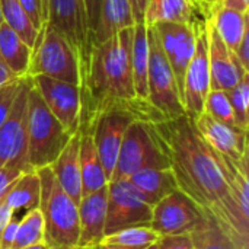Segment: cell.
Instances as JSON below:
<instances>
[{
    "mask_svg": "<svg viewBox=\"0 0 249 249\" xmlns=\"http://www.w3.org/2000/svg\"><path fill=\"white\" fill-rule=\"evenodd\" d=\"M48 76L80 86V60L70 41L47 20L32 47L28 76Z\"/></svg>",
    "mask_w": 249,
    "mask_h": 249,
    "instance_id": "cell-5",
    "label": "cell"
},
{
    "mask_svg": "<svg viewBox=\"0 0 249 249\" xmlns=\"http://www.w3.org/2000/svg\"><path fill=\"white\" fill-rule=\"evenodd\" d=\"M22 80H23V77L19 79V80H15L12 83L4 85L3 88H0V127L3 125L4 120L7 118V115L10 112V108H12L13 101H15L18 92H19Z\"/></svg>",
    "mask_w": 249,
    "mask_h": 249,
    "instance_id": "cell-34",
    "label": "cell"
},
{
    "mask_svg": "<svg viewBox=\"0 0 249 249\" xmlns=\"http://www.w3.org/2000/svg\"><path fill=\"white\" fill-rule=\"evenodd\" d=\"M147 69H149V38L147 26L139 22L133 26L131 70L136 96L147 99Z\"/></svg>",
    "mask_w": 249,
    "mask_h": 249,
    "instance_id": "cell-26",
    "label": "cell"
},
{
    "mask_svg": "<svg viewBox=\"0 0 249 249\" xmlns=\"http://www.w3.org/2000/svg\"><path fill=\"white\" fill-rule=\"evenodd\" d=\"M158 249H196L190 233L159 236Z\"/></svg>",
    "mask_w": 249,
    "mask_h": 249,
    "instance_id": "cell-35",
    "label": "cell"
},
{
    "mask_svg": "<svg viewBox=\"0 0 249 249\" xmlns=\"http://www.w3.org/2000/svg\"><path fill=\"white\" fill-rule=\"evenodd\" d=\"M47 22L60 31L74 47L82 70L89 50L83 0H47Z\"/></svg>",
    "mask_w": 249,
    "mask_h": 249,
    "instance_id": "cell-14",
    "label": "cell"
},
{
    "mask_svg": "<svg viewBox=\"0 0 249 249\" xmlns=\"http://www.w3.org/2000/svg\"><path fill=\"white\" fill-rule=\"evenodd\" d=\"M101 3H102V0H83L85 13H86V23H88L89 42H90V38H92V35L95 32V28H96V23H98Z\"/></svg>",
    "mask_w": 249,
    "mask_h": 249,
    "instance_id": "cell-36",
    "label": "cell"
},
{
    "mask_svg": "<svg viewBox=\"0 0 249 249\" xmlns=\"http://www.w3.org/2000/svg\"><path fill=\"white\" fill-rule=\"evenodd\" d=\"M136 25L130 0H102L99 18L89 45L102 42L123 29Z\"/></svg>",
    "mask_w": 249,
    "mask_h": 249,
    "instance_id": "cell-20",
    "label": "cell"
},
{
    "mask_svg": "<svg viewBox=\"0 0 249 249\" xmlns=\"http://www.w3.org/2000/svg\"><path fill=\"white\" fill-rule=\"evenodd\" d=\"M74 249H131V248H124V247H118V245H112V244H107L104 241L93 244V245H88V247H76Z\"/></svg>",
    "mask_w": 249,
    "mask_h": 249,
    "instance_id": "cell-44",
    "label": "cell"
},
{
    "mask_svg": "<svg viewBox=\"0 0 249 249\" xmlns=\"http://www.w3.org/2000/svg\"><path fill=\"white\" fill-rule=\"evenodd\" d=\"M231 101L236 123L239 128L248 133L249 127V74H247L238 85L226 90Z\"/></svg>",
    "mask_w": 249,
    "mask_h": 249,
    "instance_id": "cell-32",
    "label": "cell"
},
{
    "mask_svg": "<svg viewBox=\"0 0 249 249\" xmlns=\"http://www.w3.org/2000/svg\"><path fill=\"white\" fill-rule=\"evenodd\" d=\"M31 77H23L19 92L13 101L10 112L0 127V168L18 169L20 172L32 171L28 160V93Z\"/></svg>",
    "mask_w": 249,
    "mask_h": 249,
    "instance_id": "cell-8",
    "label": "cell"
},
{
    "mask_svg": "<svg viewBox=\"0 0 249 249\" xmlns=\"http://www.w3.org/2000/svg\"><path fill=\"white\" fill-rule=\"evenodd\" d=\"M108 206V184L80 198L79 209V244L88 247L98 244L105 236Z\"/></svg>",
    "mask_w": 249,
    "mask_h": 249,
    "instance_id": "cell-18",
    "label": "cell"
},
{
    "mask_svg": "<svg viewBox=\"0 0 249 249\" xmlns=\"http://www.w3.org/2000/svg\"><path fill=\"white\" fill-rule=\"evenodd\" d=\"M79 160L82 175V197L105 187L109 182L93 139L89 133L79 131Z\"/></svg>",
    "mask_w": 249,
    "mask_h": 249,
    "instance_id": "cell-24",
    "label": "cell"
},
{
    "mask_svg": "<svg viewBox=\"0 0 249 249\" xmlns=\"http://www.w3.org/2000/svg\"><path fill=\"white\" fill-rule=\"evenodd\" d=\"M203 140L217 153L235 160H248V133L220 123L206 112L191 120Z\"/></svg>",
    "mask_w": 249,
    "mask_h": 249,
    "instance_id": "cell-15",
    "label": "cell"
},
{
    "mask_svg": "<svg viewBox=\"0 0 249 249\" xmlns=\"http://www.w3.org/2000/svg\"><path fill=\"white\" fill-rule=\"evenodd\" d=\"M209 3V1H207ZM212 26L220 36V39L235 53L249 31L248 13H241L216 3H209V16Z\"/></svg>",
    "mask_w": 249,
    "mask_h": 249,
    "instance_id": "cell-22",
    "label": "cell"
},
{
    "mask_svg": "<svg viewBox=\"0 0 249 249\" xmlns=\"http://www.w3.org/2000/svg\"><path fill=\"white\" fill-rule=\"evenodd\" d=\"M41 197V181L36 171L23 172L9 188L3 198V203L13 212L32 210L39 204Z\"/></svg>",
    "mask_w": 249,
    "mask_h": 249,
    "instance_id": "cell-27",
    "label": "cell"
},
{
    "mask_svg": "<svg viewBox=\"0 0 249 249\" xmlns=\"http://www.w3.org/2000/svg\"><path fill=\"white\" fill-rule=\"evenodd\" d=\"M152 28H155L158 34L162 51L174 71V76L178 83L179 95L182 99L184 77H185L187 67L196 51V38H197L198 25L191 28L181 23L160 22Z\"/></svg>",
    "mask_w": 249,
    "mask_h": 249,
    "instance_id": "cell-13",
    "label": "cell"
},
{
    "mask_svg": "<svg viewBox=\"0 0 249 249\" xmlns=\"http://www.w3.org/2000/svg\"><path fill=\"white\" fill-rule=\"evenodd\" d=\"M19 79H22V77H18V76L6 66V63L0 58V88H3V86L7 85V83L15 82V80H19Z\"/></svg>",
    "mask_w": 249,
    "mask_h": 249,
    "instance_id": "cell-41",
    "label": "cell"
},
{
    "mask_svg": "<svg viewBox=\"0 0 249 249\" xmlns=\"http://www.w3.org/2000/svg\"><path fill=\"white\" fill-rule=\"evenodd\" d=\"M133 26L89 45L80 70V133H89L102 105L136 96L131 70Z\"/></svg>",
    "mask_w": 249,
    "mask_h": 249,
    "instance_id": "cell-2",
    "label": "cell"
},
{
    "mask_svg": "<svg viewBox=\"0 0 249 249\" xmlns=\"http://www.w3.org/2000/svg\"><path fill=\"white\" fill-rule=\"evenodd\" d=\"M51 171L58 185L79 204L82 198V175L79 160V131L71 136L66 147L51 163Z\"/></svg>",
    "mask_w": 249,
    "mask_h": 249,
    "instance_id": "cell-19",
    "label": "cell"
},
{
    "mask_svg": "<svg viewBox=\"0 0 249 249\" xmlns=\"http://www.w3.org/2000/svg\"><path fill=\"white\" fill-rule=\"evenodd\" d=\"M207 39H209V64H210V86L212 89L229 90L238 85L248 70L239 63L236 54L220 39L210 20L207 19Z\"/></svg>",
    "mask_w": 249,
    "mask_h": 249,
    "instance_id": "cell-16",
    "label": "cell"
},
{
    "mask_svg": "<svg viewBox=\"0 0 249 249\" xmlns=\"http://www.w3.org/2000/svg\"><path fill=\"white\" fill-rule=\"evenodd\" d=\"M190 236L196 249H249L248 244L235 238L212 213L204 210Z\"/></svg>",
    "mask_w": 249,
    "mask_h": 249,
    "instance_id": "cell-21",
    "label": "cell"
},
{
    "mask_svg": "<svg viewBox=\"0 0 249 249\" xmlns=\"http://www.w3.org/2000/svg\"><path fill=\"white\" fill-rule=\"evenodd\" d=\"M146 168L166 169L169 160L162 150L152 123L134 121L121 142L111 181L127 179L134 172Z\"/></svg>",
    "mask_w": 249,
    "mask_h": 249,
    "instance_id": "cell-6",
    "label": "cell"
},
{
    "mask_svg": "<svg viewBox=\"0 0 249 249\" xmlns=\"http://www.w3.org/2000/svg\"><path fill=\"white\" fill-rule=\"evenodd\" d=\"M0 9L3 22L32 48L38 35V29L32 25L19 0H0Z\"/></svg>",
    "mask_w": 249,
    "mask_h": 249,
    "instance_id": "cell-28",
    "label": "cell"
},
{
    "mask_svg": "<svg viewBox=\"0 0 249 249\" xmlns=\"http://www.w3.org/2000/svg\"><path fill=\"white\" fill-rule=\"evenodd\" d=\"M3 23V16H1V9H0V25Z\"/></svg>",
    "mask_w": 249,
    "mask_h": 249,
    "instance_id": "cell-47",
    "label": "cell"
},
{
    "mask_svg": "<svg viewBox=\"0 0 249 249\" xmlns=\"http://www.w3.org/2000/svg\"><path fill=\"white\" fill-rule=\"evenodd\" d=\"M23 172L18 169H9V168H0V203H3L4 196L7 194L9 188L13 185V182L22 175Z\"/></svg>",
    "mask_w": 249,
    "mask_h": 249,
    "instance_id": "cell-37",
    "label": "cell"
},
{
    "mask_svg": "<svg viewBox=\"0 0 249 249\" xmlns=\"http://www.w3.org/2000/svg\"><path fill=\"white\" fill-rule=\"evenodd\" d=\"M32 48L4 22L0 25V58L18 76H28Z\"/></svg>",
    "mask_w": 249,
    "mask_h": 249,
    "instance_id": "cell-25",
    "label": "cell"
},
{
    "mask_svg": "<svg viewBox=\"0 0 249 249\" xmlns=\"http://www.w3.org/2000/svg\"><path fill=\"white\" fill-rule=\"evenodd\" d=\"M201 214L203 210L187 194L177 190L152 207L150 228L159 236L190 233Z\"/></svg>",
    "mask_w": 249,
    "mask_h": 249,
    "instance_id": "cell-12",
    "label": "cell"
},
{
    "mask_svg": "<svg viewBox=\"0 0 249 249\" xmlns=\"http://www.w3.org/2000/svg\"><path fill=\"white\" fill-rule=\"evenodd\" d=\"M159 235L150 226H136L121 229L115 233L104 236V242L131 249H144L150 244L158 242Z\"/></svg>",
    "mask_w": 249,
    "mask_h": 249,
    "instance_id": "cell-30",
    "label": "cell"
},
{
    "mask_svg": "<svg viewBox=\"0 0 249 249\" xmlns=\"http://www.w3.org/2000/svg\"><path fill=\"white\" fill-rule=\"evenodd\" d=\"M20 249H50L44 242H41V244H35V245H29V247H25V248H20Z\"/></svg>",
    "mask_w": 249,
    "mask_h": 249,
    "instance_id": "cell-45",
    "label": "cell"
},
{
    "mask_svg": "<svg viewBox=\"0 0 249 249\" xmlns=\"http://www.w3.org/2000/svg\"><path fill=\"white\" fill-rule=\"evenodd\" d=\"M31 82L61 125L70 134H76L79 131L82 112L80 86L41 74L32 76Z\"/></svg>",
    "mask_w": 249,
    "mask_h": 249,
    "instance_id": "cell-11",
    "label": "cell"
},
{
    "mask_svg": "<svg viewBox=\"0 0 249 249\" xmlns=\"http://www.w3.org/2000/svg\"><path fill=\"white\" fill-rule=\"evenodd\" d=\"M149 69H147V101L162 114L165 120L185 115L174 71L162 51L155 28H147Z\"/></svg>",
    "mask_w": 249,
    "mask_h": 249,
    "instance_id": "cell-7",
    "label": "cell"
},
{
    "mask_svg": "<svg viewBox=\"0 0 249 249\" xmlns=\"http://www.w3.org/2000/svg\"><path fill=\"white\" fill-rule=\"evenodd\" d=\"M36 172L41 181L38 209L44 220V244L50 249H74L79 244L77 203L58 185L50 166Z\"/></svg>",
    "mask_w": 249,
    "mask_h": 249,
    "instance_id": "cell-3",
    "label": "cell"
},
{
    "mask_svg": "<svg viewBox=\"0 0 249 249\" xmlns=\"http://www.w3.org/2000/svg\"><path fill=\"white\" fill-rule=\"evenodd\" d=\"M209 16V3L206 0H149L143 23L147 28L160 22L197 26L206 22Z\"/></svg>",
    "mask_w": 249,
    "mask_h": 249,
    "instance_id": "cell-17",
    "label": "cell"
},
{
    "mask_svg": "<svg viewBox=\"0 0 249 249\" xmlns=\"http://www.w3.org/2000/svg\"><path fill=\"white\" fill-rule=\"evenodd\" d=\"M150 220L152 206L127 179L108 182L105 236L127 228L150 226Z\"/></svg>",
    "mask_w": 249,
    "mask_h": 249,
    "instance_id": "cell-9",
    "label": "cell"
},
{
    "mask_svg": "<svg viewBox=\"0 0 249 249\" xmlns=\"http://www.w3.org/2000/svg\"><path fill=\"white\" fill-rule=\"evenodd\" d=\"M13 216H15V212L9 206H6L4 203H0V239H1V235H3L6 225L9 223V220Z\"/></svg>",
    "mask_w": 249,
    "mask_h": 249,
    "instance_id": "cell-42",
    "label": "cell"
},
{
    "mask_svg": "<svg viewBox=\"0 0 249 249\" xmlns=\"http://www.w3.org/2000/svg\"><path fill=\"white\" fill-rule=\"evenodd\" d=\"M147 1L149 0H130L131 9H133L134 18H136V23L143 22V16H144V10H146V6H147Z\"/></svg>",
    "mask_w": 249,
    "mask_h": 249,
    "instance_id": "cell-43",
    "label": "cell"
},
{
    "mask_svg": "<svg viewBox=\"0 0 249 249\" xmlns=\"http://www.w3.org/2000/svg\"><path fill=\"white\" fill-rule=\"evenodd\" d=\"M18 223H19V220L15 216L9 220V223L6 225V228L3 231L1 239H0V249L13 248V242H15L16 231H18Z\"/></svg>",
    "mask_w": 249,
    "mask_h": 249,
    "instance_id": "cell-38",
    "label": "cell"
},
{
    "mask_svg": "<svg viewBox=\"0 0 249 249\" xmlns=\"http://www.w3.org/2000/svg\"><path fill=\"white\" fill-rule=\"evenodd\" d=\"M32 25L39 31L47 20V0H19Z\"/></svg>",
    "mask_w": 249,
    "mask_h": 249,
    "instance_id": "cell-33",
    "label": "cell"
},
{
    "mask_svg": "<svg viewBox=\"0 0 249 249\" xmlns=\"http://www.w3.org/2000/svg\"><path fill=\"white\" fill-rule=\"evenodd\" d=\"M206 114H209L210 117H213L214 120L225 123L228 125L232 127H238L231 101L226 95V90H219V89H210L206 102H204V111ZM242 130V128H241Z\"/></svg>",
    "mask_w": 249,
    "mask_h": 249,
    "instance_id": "cell-31",
    "label": "cell"
},
{
    "mask_svg": "<svg viewBox=\"0 0 249 249\" xmlns=\"http://www.w3.org/2000/svg\"><path fill=\"white\" fill-rule=\"evenodd\" d=\"M41 242H44V220L39 209L36 207L28 210L26 214L19 220L12 249L25 248Z\"/></svg>",
    "mask_w": 249,
    "mask_h": 249,
    "instance_id": "cell-29",
    "label": "cell"
},
{
    "mask_svg": "<svg viewBox=\"0 0 249 249\" xmlns=\"http://www.w3.org/2000/svg\"><path fill=\"white\" fill-rule=\"evenodd\" d=\"M209 3H216L219 6L241 12V13H248L249 12V0H214Z\"/></svg>",
    "mask_w": 249,
    "mask_h": 249,
    "instance_id": "cell-40",
    "label": "cell"
},
{
    "mask_svg": "<svg viewBox=\"0 0 249 249\" xmlns=\"http://www.w3.org/2000/svg\"><path fill=\"white\" fill-rule=\"evenodd\" d=\"M210 64H209V39H207V19L197 28L196 51L187 67L182 89V104L185 115L191 120L204 111L206 98L212 89L210 86Z\"/></svg>",
    "mask_w": 249,
    "mask_h": 249,
    "instance_id": "cell-10",
    "label": "cell"
},
{
    "mask_svg": "<svg viewBox=\"0 0 249 249\" xmlns=\"http://www.w3.org/2000/svg\"><path fill=\"white\" fill-rule=\"evenodd\" d=\"M26 130L28 160L32 171L51 166L73 136L47 108L32 82L28 93Z\"/></svg>",
    "mask_w": 249,
    "mask_h": 249,
    "instance_id": "cell-4",
    "label": "cell"
},
{
    "mask_svg": "<svg viewBox=\"0 0 249 249\" xmlns=\"http://www.w3.org/2000/svg\"><path fill=\"white\" fill-rule=\"evenodd\" d=\"M127 181L144 197V200L153 207L163 197L178 190V184L171 168L155 169L146 168L134 172Z\"/></svg>",
    "mask_w": 249,
    "mask_h": 249,
    "instance_id": "cell-23",
    "label": "cell"
},
{
    "mask_svg": "<svg viewBox=\"0 0 249 249\" xmlns=\"http://www.w3.org/2000/svg\"><path fill=\"white\" fill-rule=\"evenodd\" d=\"M206 1H214V0H206Z\"/></svg>",
    "mask_w": 249,
    "mask_h": 249,
    "instance_id": "cell-48",
    "label": "cell"
},
{
    "mask_svg": "<svg viewBox=\"0 0 249 249\" xmlns=\"http://www.w3.org/2000/svg\"><path fill=\"white\" fill-rule=\"evenodd\" d=\"M235 54H236L239 63L244 66V69L249 71V31L244 35L238 50L235 51Z\"/></svg>",
    "mask_w": 249,
    "mask_h": 249,
    "instance_id": "cell-39",
    "label": "cell"
},
{
    "mask_svg": "<svg viewBox=\"0 0 249 249\" xmlns=\"http://www.w3.org/2000/svg\"><path fill=\"white\" fill-rule=\"evenodd\" d=\"M144 249H158V242H155V244H150L149 247H146Z\"/></svg>",
    "mask_w": 249,
    "mask_h": 249,
    "instance_id": "cell-46",
    "label": "cell"
},
{
    "mask_svg": "<svg viewBox=\"0 0 249 249\" xmlns=\"http://www.w3.org/2000/svg\"><path fill=\"white\" fill-rule=\"evenodd\" d=\"M152 125L178 190L201 210L212 213L235 238L248 244L249 220L241 214L233 200L217 153L203 140L191 118L181 115Z\"/></svg>",
    "mask_w": 249,
    "mask_h": 249,
    "instance_id": "cell-1",
    "label": "cell"
}]
</instances>
